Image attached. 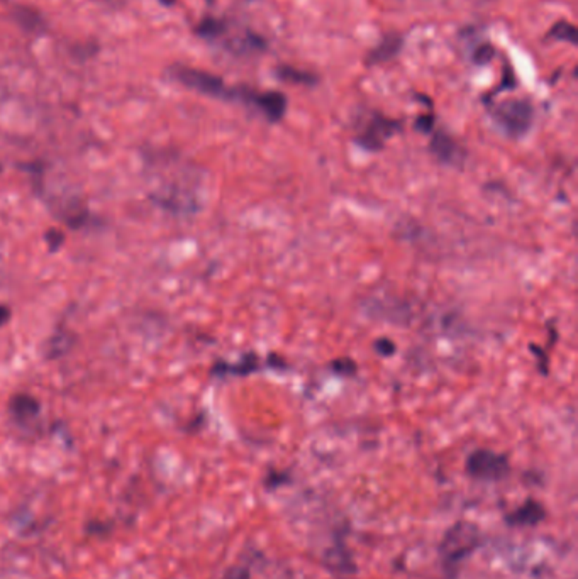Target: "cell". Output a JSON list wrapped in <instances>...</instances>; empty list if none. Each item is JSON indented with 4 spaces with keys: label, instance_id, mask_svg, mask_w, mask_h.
<instances>
[{
    "label": "cell",
    "instance_id": "obj_8",
    "mask_svg": "<svg viewBox=\"0 0 578 579\" xmlns=\"http://www.w3.org/2000/svg\"><path fill=\"white\" fill-rule=\"evenodd\" d=\"M431 149H432V151H434L436 154H438V156H439L443 161L453 163V161L456 160L458 146L455 144V141H453L451 137H448L446 134H443V132H439V134H436L434 137H432Z\"/></svg>",
    "mask_w": 578,
    "mask_h": 579
},
{
    "label": "cell",
    "instance_id": "obj_6",
    "mask_svg": "<svg viewBox=\"0 0 578 579\" xmlns=\"http://www.w3.org/2000/svg\"><path fill=\"white\" fill-rule=\"evenodd\" d=\"M251 100L255 102L256 107L263 112L270 121H280L282 115L285 112L287 100L282 93L278 92H268V93H261V95L251 97Z\"/></svg>",
    "mask_w": 578,
    "mask_h": 579
},
{
    "label": "cell",
    "instance_id": "obj_10",
    "mask_svg": "<svg viewBox=\"0 0 578 579\" xmlns=\"http://www.w3.org/2000/svg\"><path fill=\"white\" fill-rule=\"evenodd\" d=\"M551 36H553L555 40L568 41V42H573V45L577 42L575 28H573V25L568 24V23H558V24H556L553 31H551Z\"/></svg>",
    "mask_w": 578,
    "mask_h": 579
},
{
    "label": "cell",
    "instance_id": "obj_11",
    "mask_svg": "<svg viewBox=\"0 0 578 579\" xmlns=\"http://www.w3.org/2000/svg\"><path fill=\"white\" fill-rule=\"evenodd\" d=\"M222 579H251V578H250V573H248V569L234 566V568H229L228 571H226Z\"/></svg>",
    "mask_w": 578,
    "mask_h": 579
},
{
    "label": "cell",
    "instance_id": "obj_3",
    "mask_svg": "<svg viewBox=\"0 0 578 579\" xmlns=\"http://www.w3.org/2000/svg\"><path fill=\"white\" fill-rule=\"evenodd\" d=\"M466 471L473 478L497 481L509 474L511 466H509L507 457L502 454H497L489 449H478L470 454L468 461H466Z\"/></svg>",
    "mask_w": 578,
    "mask_h": 579
},
{
    "label": "cell",
    "instance_id": "obj_5",
    "mask_svg": "<svg viewBox=\"0 0 578 579\" xmlns=\"http://www.w3.org/2000/svg\"><path fill=\"white\" fill-rule=\"evenodd\" d=\"M40 410L41 403L28 393H17L8 402V411H11L12 417L19 423L31 422L33 419H36L40 415Z\"/></svg>",
    "mask_w": 578,
    "mask_h": 579
},
{
    "label": "cell",
    "instance_id": "obj_12",
    "mask_svg": "<svg viewBox=\"0 0 578 579\" xmlns=\"http://www.w3.org/2000/svg\"><path fill=\"white\" fill-rule=\"evenodd\" d=\"M63 234L62 233H57V230H50L48 234H46V241H48V244H50V247L51 250H58L59 246H62V242H63Z\"/></svg>",
    "mask_w": 578,
    "mask_h": 579
},
{
    "label": "cell",
    "instance_id": "obj_9",
    "mask_svg": "<svg viewBox=\"0 0 578 579\" xmlns=\"http://www.w3.org/2000/svg\"><path fill=\"white\" fill-rule=\"evenodd\" d=\"M392 134V129H391V122L387 121H382V122H374L370 127L366 129V132L363 134L362 137V143L368 146V148L375 149V148H380V144L383 143V139L387 136Z\"/></svg>",
    "mask_w": 578,
    "mask_h": 579
},
{
    "label": "cell",
    "instance_id": "obj_2",
    "mask_svg": "<svg viewBox=\"0 0 578 579\" xmlns=\"http://www.w3.org/2000/svg\"><path fill=\"white\" fill-rule=\"evenodd\" d=\"M495 121L509 136L519 137L533 124V107L526 100H507L495 107Z\"/></svg>",
    "mask_w": 578,
    "mask_h": 579
},
{
    "label": "cell",
    "instance_id": "obj_13",
    "mask_svg": "<svg viewBox=\"0 0 578 579\" xmlns=\"http://www.w3.org/2000/svg\"><path fill=\"white\" fill-rule=\"evenodd\" d=\"M8 319H11V308L6 305H0V327H2Z\"/></svg>",
    "mask_w": 578,
    "mask_h": 579
},
{
    "label": "cell",
    "instance_id": "obj_4",
    "mask_svg": "<svg viewBox=\"0 0 578 579\" xmlns=\"http://www.w3.org/2000/svg\"><path fill=\"white\" fill-rule=\"evenodd\" d=\"M175 76H177L180 83H183L185 87L192 90H197V92L204 93V95L228 97V90H226L219 76L211 75L207 71L182 66L175 71Z\"/></svg>",
    "mask_w": 578,
    "mask_h": 579
},
{
    "label": "cell",
    "instance_id": "obj_1",
    "mask_svg": "<svg viewBox=\"0 0 578 579\" xmlns=\"http://www.w3.org/2000/svg\"><path fill=\"white\" fill-rule=\"evenodd\" d=\"M480 544V532L472 523L460 522L446 532L441 542V557L448 568L460 563Z\"/></svg>",
    "mask_w": 578,
    "mask_h": 579
},
{
    "label": "cell",
    "instance_id": "obj_7",
    "mask_svg": "<svg viewBox=\"0 0 578 579\" xmlns=\"http://www.w3.org/2000/svg\"><path fill=\"white\" fill-rule=\"evenodd\" d=\"M543 518H545V508H543L538 501L529 500L509 517V523L519 527L538 525Z\"/></svg>",
    "mask_w": 578,
    "mask_h": 579
}]
</instances>
